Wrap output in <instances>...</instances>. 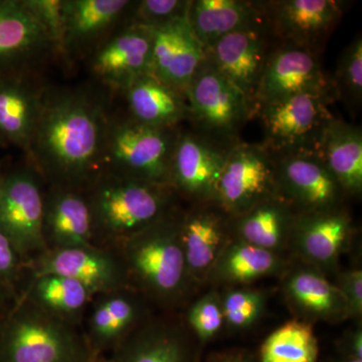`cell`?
Here are the masks:
<instances>
[{
  "label": "cell",
  "mask_w": 362,
  "mask_h": 362,
  "mask_svg": "<svg viewBox=\"0 0 362 362\" xmlns=\"http://www.w3.org/2000/svg\"><path fill=\"white\" fill-rule=\"evenodd\" d=\"M112 362H189V354L180 331L151 324L131 331L115 347Z\"/></svg>",
  "instance_id": "29"
},
{
  "label": "cell",
  "mask_w": 362,
  "mask_h": 362,
  "mask_svg": "<svg viewBox=\"0 0 362 362\" xmlns=\"http://www.w3.org/2000/svg\"><path fill=\"white\" fill-rule=\"evenodd\" d=\"M201 207L178 221L188 278L206 280L230 240V218L214 204Z\"/></svg>",
  "instance_id": "17"
},
{
  "label": "cell",
  "mask_w": 362,
  "mask_h": 362,
  "mask_svg": "<svg viewBox=\"0 0 362 362\" xmlns=\"http://www.w3.org/2000/svg\"><path fill=\"white\" fill-rule=\"evenodd\" d=\"M130 6L126 0L64 1V30L61 49L75 47L99 37Z\"/></svg>",
  "instance_id": "30"
},
{
  "label": "cell",
  "mask_w": 362,
  "mask_h": 362,
  "mask_svg": "<svg viewBox=\"0 0 362 362\" xmlns=\"http://www.w3.org/2000/svg\"><path fill=\"white\" fill-rule=\"evenodd\" d=\"M334 98L333 93H302L257 107L254 117L263 127V144L276 156L318 152L324 133L335 118L329 109Z\"/></svg>",
  "instance_id": "6"
},
{
  "label": "cell",
  "mask_w": 362,
  "mask_h": 362,
  "mask_svg": "<svg viewBox=\"0 0 362 362\" xmlns=\"http://www.w3.org/2000/svg\"><path fill=\"white\" fill-rule=\"evenodd\" d=\"M351 354L354 358L362 359V332L361 328L357 329L352 335L351 341Z\"/></svg>",
  "instance_id": "41"
},
{
  "label": "cell",
  "mask_w": 362,
  "mask_h": 362,
  "mask_svg": "<svg viewBox=\"0 0 362 362\" xmlns=\"http://www.w3.org/2000/svg\"><path fill=\"white\" fill-rule=\"evenodd\" d=\"M2 178H0V194H1Z\"/></svg>",
  "instance_id": "45"
},
{
  "label": "cell",
  "mask_w": 362,
  "mask_h": 362,
  "mask_svg": "<svg viewBox=\"0 0 362 362\" xmlns=\"http://www.w3.org/2000/svg\"><path fill=\"white\" fill-rule=\"evenodd\" d=\"M86 337L25 296L0 323V362H94Z\"/></svg>",
  "instance_id": "2"
},
{
  "label": "cell",
  "mask_w": 362,
  "mask_h": 362,
  "mask_svg": "<svg viewBox=\"0 0 362 362\" xmlns=\"http://www.w3.org/2000/svg\"><path fill=\"white\" fill-rule=\"evenodd\" d=\"M265 305V295L256 290L226 292L221 299L225 323L233 329H246L261 317Z\"/></svg>",
  "instance_id": "35"
},
{
  "label": "cell",
  "mask_w": 362,
  "mask_h": 362,
  "mask_svg": "<svg viewBox=\"0 0 362 362\" xmlns=\"http://www.w3.org/2000/svg\"><path fill=\"white\" fill-rule=\"evenodd\" d=\"M340 291L347 305L349 318H361L362 314V272L351 270L345 272L338 278Z\"/></svg>",
  "instance_id": "40"
},
{
  "label": "cell",
  "mask_w": 362,
  "mask_h": 362,
  "mask_svg": "<svg viewBox=\"0 0 362 362\" xmlns=\"http://www.w3.org/2000/svg\"><path fill=\"white\" fill-rule=\"evenodd\" d=\"M187 320L195 334L202 342L216 337L225 323L221 298L216 293H209L192 305Z\"/></svg>",
  "instance_id": "36"
},
{
  "label": "cell",
  "mask_w": 362,
  "mask_h": 362,
  "mask_svg": "<svg viewBox=\"0 0 362 362\" xmlns=\"http://www.w3.org/2000/svg\"><path fill=\"white\" fill-rule=\"evenodd\" d=\"M319 156L345 194L362 192V131L335 117L324 133Z\"/></svg>",
  "instance_id": "25"
},
{
  "label": "cell",
  "mask_w": 362,
  "mask_h": 362,
  "mask_svg": "<svg viewBox=\"0 0 362 362\" xmlns=\"http://www.w3.org/2000/svg\"><path fill=\"white\" fill-rule=\"evenodd\" d=\"M28 6L40 21L54 47L61 49L63 40V0H28Z\"/></svg>",
  "instance_id": "38"
},
{
  "label": "cell",
  "mask_w": 362,
  "mask_h": 362,
  "mask_svg": "<svg viewBox=\"0 0 362 362\" xmlns=\"http://www.w3.org/2000/svg\"><path fill=\"white\" fill-rule=\"evenodd\" d=\"M351 218L340 207L318 213L298 214L291 235L307 261L317 267L337 263L351 237Z\"/></svg>",
  "instance_id": "20"
},
{
  "label": "cell",
  "mask_w": 362,
  "mask_h": 362,
  "mask_svg": "<svg viewBox=\"0 0 362 362\" xmlns=\"http://www.w3.org/2000/svg\"><path fill=\"white\" fill-rule=\"evenodd\" d=\"M108 124L101 105L81 93H45L28 151L54 188L78 192L102 173Z\"/></svg>",
  "instance_id": "1"
},
{
  "label": "cell",
  "mask_w": 362,
  "mask_h": 362,
  "mask_svg": "<svg viewBox=\"0 0 362 362\" xmlns=\"http://www.w3.org/2000/svg\"><path fill=\"white\" fill-rule=\"evenodd\" d=\"M54 47L26 1H0V69L25 70Z\"/></svg>",
  "instance_id": "18"
},
{
  "label": "cell",
  "mask_w": 362,
  "mask_h": 362,
  "mask_svg": "<svg viewBox=\"0 0 362 362\" xmlns=\"http://www.w3.org/2000/svg\"><path fill=\"white\" fill-rule=\"evenodd\" d=\"M131 117L138 122L158 128H176L189 119L187 98L147 74L125 89Z\"/></svg>",
  "instance_id": "24"
},
{
  "label": "cell",
  "mask_w": 362,
  "mask_h": 362,
  "mask_svg": "<svg viewBox=\"0 0 362 362\" xmlns=\"http://www.w3.org/2000/svg\"><path fill=\"white\" fill-rule=\"evenodd\" d=\"M187 21L206 49L228 33L266 23L265 1L190 0Z\"/></svg>",
  "instance_id": "22"
},
{
  "label": "cell",
  "mask_w": 362,
  "mask_h": 362,
  "mask_svg": "<svg viewBox=\"0 0 362 362\" xmlns=\"http://www.w3.org/2000/svg\"><path fill=\"white\" fill-rule=\"evenodd\" d=\"M152 30L132 23L98 51L93 71L107 84L125 90L151 70Z\"/></svg>",
  "instance_id": "19"
},
{
  "label": "cell",
  "mask_w": 362,
  "mask_h": 362,
  "mask_svg": "<svg viewBox=\"0 0 362 362\" xmlns=\"http://www.w3.org/2000/svg\"><path fill=\"white\" fill-rule=\"evenodd\" d=\"M11 293L7 288L0 284V323L6 316L7 302L11 297Z\"/></svg>",
  "instance_id": "43"
},
{
  "label": "cell",
  "mask_w": 362,
  "mask_h": 362,
  "mask_svg": "<svg viewBox=\"0 0 362 362\" xmlns=\"http://www.w3.org/2000/svg\"><path fill=\"white\" fill-rule=\"evenodd\" d=\"M128 277L161 300L175 299L185 289L188 274L178 221L166 216L123 243Z\"/></svg>",
  "instance_id": "5"
},
{
  "label": "cell",
  "mask_w": 362,
  "mask_h": 362,
  "mask_svg": "<svg viewBox=\"0 0 362 362\" xmlns=\"http://www.w3.org/2000/svg\"><path fill=\"white\" fill-rule=\"evenodd\" d=\"M88 202L94 235L123 243L168 216L173 187L101 173Z\"/></svg>",
  "instance_id": "3"
},
{
  "label": "cell",
  "mask_w": 362,
  "mask_h": 362,
  "mask_svg": "<svg viewBox=\"0 0 362 362\" xmlns=\"http://www.w3.org/2000/svg\"><path fill=\"white\" fill-rule=\"evenodd\" d=\"M233 144L218 141L199 131L178 132L171 158V187L197 204H214Z\"/></svg>",
  "instance_id": "11"
},
{
  "label": "cell",
  "mask_w": 362,
  "mask_h": 362,
  "mask_svg": "<svg viewBox=\"0 0 362 362\" xmlns=\"http://www.w3.org/2000/svg\"><path fill=\"white\" fill-rule=\"evenodd\" d=\"M25 296L52 315L75 324L94 295L87 287L73 279L42 275L33 277Z\"/></svg>",
  "instance_id": "32"
},
{
  "label": "cell",
  "mask_w": 362,
  "mask_h": 362,
  "mask_svg": "<svg viewBox=\"0 0 362 362\" xmlns=\"http://www.w3.org/2000/svg\"><path fill=\"white\" fill-rule=\"evenodd\" d=\"M276 195L274 154L263 143H233L226 156L214 204L233 218Z\"/></svg>",
  "instance_id": "8"
},
{
  "label": "cell",
  "mask_w": 362,
  "mask_h": 362,
  "mask_svg": "<svg viewBox=\"0 0 362 362\" xmlns=\"http://www.w3.org/2000/svg\"><path fill=\"white\" fill-rule=\"evenodd\" d=\"M278 195L297 214L340 207L345 194L318 152L274 154Z\"/></svg>",
  "instance_id": "9"
},
{
  "label": "cell",
  "mask_w": 362,
  "mask_h": 362,
  "mask_svg": "<svg viewBox=\"0 0 362 362\" xmlns=\"http://www.w3.org/2000/svg\"><path fill=\"white\" fill-rule=\"evenodd\" d=\"M189 4L187 0H143L136 6L133 23L157 28L187 16Z\"/></svg>",
  "instance_id": "37"
},
{
  "label": "cell",
  "mask_w": 362,
  "mask_h": 362,
  "mask_svg": "<svg viewBox=\"0 0 362 362\" xmlns=\"http://www.w3.org/2000/svg\"><path fill=\"white\" fill-rule=\"evenodd\" d=\"M347 362H362V359L352 358L351 361Z\"/></svg>",
  "instance_id": "44"
},
{
  "label": "cell",
  "mask_w": 362,
  "mask_h": 362,
  "mask_svg": "<svg viewBox=\"0 0 362 362\" xmlns=\"http://www.w3.org/2000/svg\"><path fill=\"white\" fill-rule=\"evenodd\" d=\"M277 45L268 23L252 25L228 33L206 47V61L246 97L254 110L262 74Z\"/></svg>",
  "instance_id": "12"
},
{
  "label": "cell",
  "mask_w": 362,
  "mask_h": 362,
  "mask_svg": "<svg viewBox=\"0 0 362 362\" xmlns=\"http://www.w3.org/2000/svg\"><path fill=\"white\" fill-rule=\"evenodd\" d=\"M44 216L45 195L35 173L20 170L2 178L0 230L23 259L47 250Z\"/></svg>",
  "instance_id": "10"
},
{
  "label": "cell",
  "mask_w": 362,
  "mask_h": 362,
  "mask_svg": "<svg viewBox=\"0 0 362 362\" xmlns=\"http://www.w3.org/2000/svg\"><path fill=\"white\" fill-rule=\"evenodd\" d=\"M297 216L285 199L276 195L230 218V228L237 235V240L278 252L291 238Z\"/></svg>",
  "instance_id": "23"
},
{
  "label": "cell",
  "mask_w": 362,
  "mask_h": 362,
  "mask_svg": "<svg viewBox=\"0 0 362 362\" xmlns=\"http://www.w3.org/2000/svg\"><path fill=\"white\" fill-rule=\"evenodd\" d=\"M282 266L277 252L235 240L221 252L209 278L228 284H247L277 273Z\"/></svg>",
  "instance_id": "31"
},
{
  "label": "cell",
  "mask_w": 362,
  "mask_h": 362,
  "mask_svg": "<svg viewBox=\"0 0 362 362\" xmlns=\"http://www.w3.org/2000/svg\"><path fill=\"white\" fill-rule=\"evenodd\" d=\"M318 340L307 321L292 320L280 326L264 341L261 362H317Z\"/></svg>",
  "instance_id": "33"
},
{
  "label": "cell",
  "mask_w": 362,
  "mask_h": 362,
  "mask_svg": "<svg viewBox=\"0 0 362 362\" xmlns=\"http://www.w3.org/2000/svg\"><path fill=\"white\" fill-rule=\"evenodd\" d=\"M88 323V344L94 356L115 349L135 329L139 308L125 290L98 295Z\"/></svg>",
  "instance_id": "27"
},
{
  "label": "cell",
  "mask_w": 362,
  "mask_h": 362,
  "mask_svg": "<svg viewBox=\"0 0 362 362\" xmlns=\"http://www.w3.org/2000/svg\"><path fill=\"white\" fill-rule=\"evenodd\" d=\"M338 0H276L265 1L266 20L279 45H292L320 54L344 13Z\"/></svg>",
  "instance_id": "14"
},
{
  "label": "cell",
  "mask_w": 362,
  "mask_h": 362,
  "mask_svg": "<svg viewBox=\"0 0 362 362\" xmlns=\"http://www.w3.org/2000/svg\"><path fill=\"white\" fill-rule=\"evenodd\" d=\"M178 132L138 122L131 117L109 123L102 169L105 173L170 187V164Z\"/></svg>",
  "instance_id": "4"
},
{
  "label": "cell",
  "mask_w": 362,
  "mask_h": 362,
  "mask_svg": "<svg viewBox=\"0 0 362 362\" xmlns=\"http://www.w3.org/2000/svg\"><path fill=\"white\" fill-rule=\"evenodd\" d=\"M44 235L47 249L87 246L95 239L87 197L54 188L45 197Z\"/></svg>",
  "instance_id": "21"
},
{
  "label": "cell",
  "mask_w": 362,
  "mask_h": 362,
  "mask_svg": "<svg viewBox=\"0 0 362 362\" xmlns=\"http://www.w3.org/2000/svg\"><path fill=\"white\" fill-rule=\"evenodd\" d=\"M23 261L11 240L0 230V284L11 292L20 280Z\"/></svg>",
  "instance_id": "39"
},
{
  "label": "cell",
  "mask_w": 362,
  "mask_h": 362,
  "mask_svg": "<svg viewBox=\"0 0 362 362\" xmlns=\"http://www.w3.org/2000/svg\"><path fill=\"white\" fill-rule=\"evenodd\" d=\"M151 30L150 75L185 97L190 82L206 61V49L190 28L187 16Z\"/></svg>",
  "instance_id": "16"
},
{
  "label": "cell",
  "mask_w": 362,
  "mask_h": 362,
  "mask_svg": "<svg viewBox=\"0 0 362 362\" xmlns=\"http://www.w3.org/2000/svg\"><path fill=\"white\" fill-rule=\"evenodd\" d=\"M314 92L333 93L331 78L324 71L319 54L296 45L278 44L262 74L254 112L261 105Z\"/></svg>",
  "instance_id": "15"
},
{
  "label": "cell",
  "mask_w": 362,
  "mask_h": 362,
  "mask_svg": "<svg viewBox=\"0 0 362 362\" xmlns=\"http://www.w3.org/2000/svg\"><path fill=\"white\" fill-rule=\"evenodd\" d=\"M33 277L58 275L73 279L93 295L125 290L128 273L122 258L95 246L47 249L33 259Z\"/></svg>",
  "instance_id": "13"
},
{
  "label": "cell",
  "mask_w": 362,
  "mask_h": 362,
  "mask_svg": "<svg viewBox=\"0 0 362 362\" xmlns=\"http://www.w3.org/2000/svg\"><path fill=\"white\" fill-rule=\"evenodd\" d=\"M285 290L290 303L306 318L332 323L349 318L346 301L339 288L318 271H295L288 278Z\"/></svg>",
  "instance_id": "26"
},
{
  "label": "cell",
  "mask_w": 362,
  "mask_h": 362,
  "mask_svg": "<svg viewBox=\"0 0 362 362\" xmlns=\"http://www.w3.org/2000/svg\"><path fill=\"white\" fill-rule=\"evenodd\" d=\"M189 119L197 131L218 141H235L238 133L252 118L246 97L209 62L204 61L187 90Z\"/></svg>",
  "instance_id": "7"
},
{
  "label": "cell",
  "mask_w": 362,
  "mask_h": 362,
  "mask_svg": "<svg viewBox=\"0 0 362 362\" xmlns=\"http://www.w3.org/2000/svg\"><path fill=\"white\" fill-rule=\"evenodd\" d=\"M211 362H252V359L245 354L240 352H230L216 357Z\"/></svg>",
  "instance_id": "42"
},
{
  "label": "cell",
  "mask_w": 362,
  "mask_h": 362,
  "mask_svg": "<svg viewBox=\"0 0 362 362\" xmlns=\"http://www.w3.org/2000/svg\"><path fill=\"white\" fill-rule=\"evenodd\" d=\"M335 98L349 108L361 107L362 101V39L356 35L340 54L334 78H331Z\"/></svg>",
  "instance_id": "34"
},
{
  "label": "cell",
  "mask_w": 362,
  "mask_h": 362,
  "mask_svg": "<svg viewBox=\"0 0 362 362\" xmlns=\"http://www.w3.org/2000/svg\"><path fill=\"white\" fill-rule=\"evenodd\" d=\"M42 99V93L20 76L0 78V136L28 150Z\"/></svg>",
  "instance_id": "28"
}]
</instances>
